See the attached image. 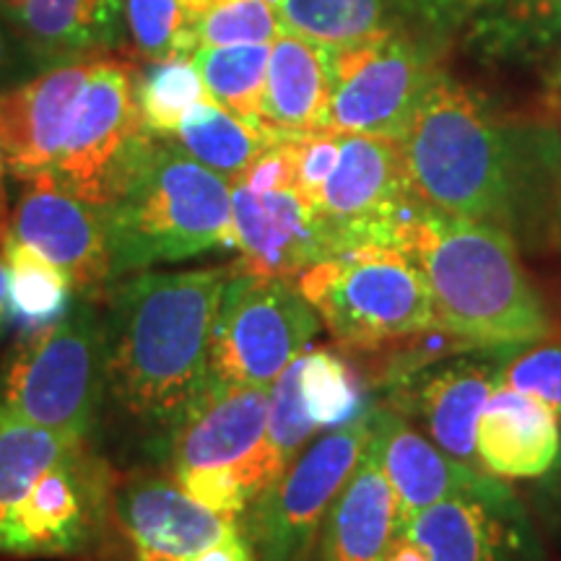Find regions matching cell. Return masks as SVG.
I'll return each instance as SVG.
<instances>
[{
  "instance_id": "7",
  "label": "cell",
  "mask_w": 561,
  "mask_h": 561,
  "mask_svg": "<svg viewBox=\"0 0 561 561\" xmlns=\"http://www.w3.org/2000/svg\"><path fill=\"white\" fill-rule=\"evenodd\" d=\"M121 473L96 450L76 442L30 494L0 520V557L102 559L115 557L112 502Z\"/></svg>"
},
{
  "instance_id": "19",
  "label": "cell",
  "mask_w": 561,
  "mask_h": 561,
  "mask_svg": "<svg viewBox=\"0 0 561 561\" xmlns=\"http://www.w3.org/2000/svg\"><path fill=\"white\" fill-rule=\"evenodd\" d=\"M94 60L47 68L24 87L0 91V144L13 180L53 172Z\"/></svg>"
},
{
  "instance_id": "22",
  "label": "cell",
  "mask_w": 561,
  "mask_h": 561,
  "mask_svg": "<svg viewBox=\"0 0 561 561\" xmlns=\"http://www.w3.org/2000/svg\"><path fill=\"white\" fill-rule=\"evenodd\" d=\"M396 536V491L382 471L375 445L367 439L354 473L328 510L314 561H385Z\"/></svg>"
},
{
  "instance_id": "5",
  "label": "cell",
  "mask_w": 561,
  "mask_h": 561,
  "mask_svg": "<svg viewBox=\"0 0 561 561\" xmlns=\"http://www.w3.org/2000/svg\"><path fill=\"white\" fill-rule=\"evenodd\" d=\"M297 286L351 354H380L437 328L430 286L398 248L343 250L301 271Z\"/></svg>"
},
{
  "instance_id": "3",
  "label": "cell",
  "mask_w": 561,
  "mask_h": 561,
  "mask_svg": "<svg viewBox=\"0 0 561 561\" xmlns=\"http://www.w3.org/2000/svg\"><path fill=\"white\" fill-rule=\"evenodd\" d=\"M102 210L115 284L234 248L231 180L195 161L174 138L151 136Z\"/></svg>"
},
{
  "instance_id": "31",
  "label": "cell",
  "mask_w": 561,
  "mask_h": 561,
  "mask_svg": "<svg viewBox=\"0 0 561 561\" xmlns=\"http://www.w3.org/2000/svg\"><path fill=\"white\" fill-rule=\"evenodd\" d=\"M299 390L307 416L318 432L346 426L371 405L364 401V382L356 377L351 362L331 348L301 354Z\"/></svg>"
},
{
  "instance_id": "23",
  "label": "cell",
  "mask_w": 561,
  "mask_h": 561,
  "mask_svg": "<svg viewBox=\"0 0 561 561\" xmlns=\"http://www.w3.org/2000/svg\"><path fill=\"white\" fill-rule=\"evenodd\" d=\"M11 16L26 50L47 68L121 53L125 39L123 0H24Z\"/></svg>"
},
{
  "instance_id": "26",
  "label": "cell",
  "mask_w": 561,
  "mask_h": 561,
  "mask_svg": "<svg viewBox=\"0 0 561 561\" xmlns=\"http://www.w3.org/2000/svg\"><path fill=\"white\" fill-rule=\"evenodd\" d=\"M390 3L392 0H280L276 11L284 32L328 50H343L398 30Z\"/></svg>"
},
{
  "instance_id": "32",
  "label": "cell",
  "mask_w": 561,
  "mask_h": 561,
  "mask_svg": "<svg viewBox=\"0 0 561 561\" xmlns=\"http://www.w3.org/2000/svg\"><path fill=\"white\" fill-rule=\"evenodd\" d=\"M125 39L121 58L146 66L195 50L191 16L182 0H123Z\"/></svg>"
},
{
  "instance_id": "13",
  "label": "cell",
  "mask_w": 561,
  "mask_h": 561,
  "mask_svg": "<svg viewBox=\"0 0 561 561\" xmlns=\"http://www.w3.org/2000/svg\"><path fill=\"white\" fill-rule=\"evenodd\" d=\"M271 388L229 385L208 377L174 432L172 476L201 468H234L250 500L278 479L280 468L265 445Z\"/></svg>"
},
{
  "instance_id": "36",
  "label": "cell",
  "mask_w": 561,
  "mask_h": 561,
  "mask_svg": "<svg viewBox=\"0 0 561 561\" xmlns=\"http://www.w3.org/2000/svg\"><path fill=\"white\" fill-rule=\"evenodd\" d=\"M195 502L203 507L214 510L216 515L229 517V520H242L244 510L252 502L248 489L242 486L240 476L234 468H201V471H185L174 476Z\"/></svg>"
},
{
  "instance_id": "21",
  "label": "cell",
  "mask_w": 561,
  "mask_h": 561,
  "mask_svg": "<svg viewBox=\"0 0 561 561\" xmlns=\"http://www.w3.org/2000/svg\"><path fill=\"white\" fill-rule=\"evenodd\" d=\"M561 453V421L528 392L496 385L476 426L481 471L496 479H541Z\"/></svg>"
},
{
  "instance_id": "40",
  "label": "cell",
  "mask_w": 561,
  "mask_h": 561,
  "mask_svg": "<svg viewBox=\"0 0 561 561\" xmlns=\"http://www.w3.org/2000/svg\"><path fill=\"white\" fill-rule=\"evenodd\" d=\"M5 174H9V167H5L3 144H0V250L5 248V242L11 237V206L9 191H5Z\"/></svg>"
},
{
  "instance_id": "1",
  "label": "cell",
  "mask_w": 561,
  "mask_h": 561,
  "mask_svg": "<svg viewBox=\"0 0 561 561\" xmlns=\"http://www.w3.org/2000/svg\"><path fill=\"white\" fill-rule=\"evenodd\" d=\"M227 271H144L112 284L102 310V419L123 450L167 460L208 380Z\"/></svg>"
},
{
  "instance_id": "37",
  "label": "cell",
  "mask_w": 561,
  "mask_h": 561,
  "mask_svg": "<svg viewBox=\"0 0 561 561\" xmlns=\"http://www.w3.org/2000/svg\"><path fill=\"white\" fill-rule=\"evenodd\" d=\"M341 151V133L320 130L297 138V191L307 203H314L328 174L333 172Z\"/></svg>"
},
{
  "instance_id": "27",
  "label": "cell",
  "mask_w": 561,
  "mask_h": 561,
  "mask_svg": "<svg viewBox=\"0 0 561 561\" xmlns=\"http://www.w3.org/2000/svg\"><path fill=\"white\" fill-rule=\"evenodd\" d=\"M133 96L146 133L172 138L193 107L210 100L191 55L133 66Z\"/></svg>"
},
{
  "instance_id": "25",
  "label": "cell",
  "mask_w": 561,
  "mask_h": 561,
  "mask_svg": "<svg viewBox=\"0 0 561 561\" xmlns=\"http://www.w3.org/2000/svg\"><path fill=\"white\" fill-rule=\"evenodd\" d=\"M195 161L227 180L240 178L280 136L263 121H248L219 102L206 100L193 107L172 136Z\"/></svg>"
},
{
  "instance_id": "44",
  "label": "cell",
  "mask_w": 561,
  "mask_h": 561,
  "mask_svg": "<svg viewBox=\"0 0 561 561\" xmlns=\"http://www.w3.org/2000/svg\"><path fill=\"white\" fill-rule=\"evenodd\" d=\"M0 3H3V5H5V9H9V13H13V11H16V9H19V5H21V3H24V0H0Z\"/></svg>"
},
{
  "instance_id": "30",
  "label": "cell",
  "mask_w": 561,
  "mask_h": 561,
  "mask_svg": "<svg viewBox=\"0 0 561 561\" xmlns=\"http://www.w3.org/2000/svg\"><path fill=\"white\" fill-rule=\"evenodd\" d=\"M191 58L210 100L248 121H263L271 45L195 47Z\"/></svg>"
},
{
  "instance_id": "2",
  "label": "cell",
  "mask_w": 561,
  "mask_h": 561,
  "mask_svg": "<svg viewBox=\"0 0 561 561\" xmlns=\"http://www.w3.org/2000/svg\"><path fill=\"white\" fill-rule=\"evenodd\" d=\"M398 250L430 286L439 331L466 348L517 351L553 331L510 229L421 208Z\"/></svg>"
},
{
  "instance_id": "33",
  "label": "cell",
  "mask_w": 561,
  "mask_h": 561,
  "mask_svg": "<svg viewBox=\"0 0 561 561\" xmlns=\"http://www.w3.org/2000/svg\"><path fill=\"white\" fill-rule=\"evenodd\" d=\"M191 32L195 47L273 45L284 26L265 0H214L191 19Z\"/></svg>"
},
{
  "instance_id": "29",
  "label": "cell",
  "mask_w": 561,
  "mask_h": 561,
  "mask_svg": "<svg viewBox=\"0 0 561 561\" xmlns=\"http://www.w3.org/2000/svg\"><path fill=\"white\" fill-rule=\"evenodd\" d=\"M76 442L83 439L32 424L0 403V520Z\"/></svg>"
},
{
  "instance_id": "14",
  "label": "cell",
  "mask_w": 561,
  "mask_h": 561,
  "mask_svg": "<svg viewBox=\"0 0 561 561\" xmlns=\"http://www.w3.org/2000/svg\"><path fill=\"white\" fill-rule=\"evenodd\" d=\"M510 354L515 351H455L382 385V403L416 419L426 437L450 458L481 468L476 426Z\"/></svg>"
},
{
  "instance_id": "20",
  "label": "cell",
  "mask_w": 561,
  "mask_h": 561,
  "mask_svg": "<svg viewBox=\"0 0 561 561\" xmlns=\"http://www.w3.org/2000/svg\"><path fill=\"white\" fill-rule=\"evenodd\" d=\"M401 533L421 546L430 561H525L536 541L525 510L473 496H455L421 510Z\"/></svg>"
},
{
  "instance_id": "43",
  "label": "cell",
  "mask_w": 561,
  "mask_h": 561,
  "mask_svg": "<svg viewBox=\"0 0 561 561\" xmlns=\"http://www.w3.org/2000/svg\"><path fill=\"white\" fill-rule=\"evenodd\" d=\"M13 66V50H11V39L9 34L0 30V79H3L5 73H9Z\"/></svg>"
},
{
  "instance_id": "16",
  "label": "cell",
  "mask_w": 561,
  "mask_h": 561,
  "mask_svg": "<svg viewBox=\"0 0 561 561\" xmlns=\"http://www.w3.org/2000/svg\"><path fill=\"white\" fill-rule=\"evenodd\" d=\"M11 237L50 261L76 297L100 301L115 284L102 206L62 191L50 174L24 182L11 208Z\"/></svg>"
},
{
  "instance_id": "28",
  "label": "cell",
  "mask_w": 561,
  "mask_h": 561,
  "mask_svg": "<svg viewBox=\"0 0 561 561\" xmlns=\"http://www.w3.org/2000/svg\"><path fill=\"white\" fill-rule=\"evenodd\" d=\"M3 261L9 276V289H5L9 320L16 322L21 333L39 331L70 310L73 289L68 278L39 252L9 237Z\"/></svg>"
},
{
  "instance_id": "41",
  "label": "cell",
  "mask_w": 561,
  "mask_h": 561,
  "mask_svg": "<svg viewBox=\"0 0 561 561\" xmlns=\"http://www.w3.org/2000/svg\"><path fill=\"white\" fill-rule=\"evenodd\" d=\"M385 561H430L426 559V553L421 551V546L413 541L411 536H405V533H398L396 541H392L388 557Z\"/></svg>"
},
{
  "instance_id": "45",
  "label": "cell",
  "mask_w": 561,
  "mask_h": 561,
  "mask_svg": "<svg viewBox=\"0 0 561 561\" xmlns=\"http://www.w3.org/2000/svg\"><path fill=\"white\" fill-rule=\"evenodd\" d=\"M553 471H557V486H559V494H561V453H559V460H557V466H553Z\"/></svg>"
},
{
  "instance_id": "6",
  "label": "cell",
  "mask_w": 561,
  "mask_h": 561,
  "mask_svg": "<svg viewBox=\"0 0 561 561\" xmlns=\"http://www.w3.org/2000/svg\"><path fill=\"white\" fill-rule=\"evenodd\" d=\"M102 390V310L83 297L50 325L21 333L0 364V403L70 439H96Z\"/></svg>"
},
{
  "instance_id": "12",
  "label": "cell",
  "mask_w": 561,
  "mask_h": 561,
  "mask_svg": "<svg viewBox=\"0 0 561 561\" xmlns=\"http://www.w3.org/2000/svg\"><path fill=\"white\" fill-rule=\"evenodd\" d=\"M437 79L430 55L401 30L333 50L325 130L401 140Z\"/></svg>"
},
{
  "instance_id": "17",
  "label": "cell",
  "mask_w": 561,
  "mask_h": 561,
  "mask_svg": "<svg viewBox=\"0 0 561 561\" xmlns=\"http://www.w3.org/2000/svg\"><path fill=\"white\" fill-rule=\"evenodd\" d=\"M369 442L396 491L398 533L421 510L455 496H473L494 504L520 502L507 483L481 468L450 458L388 403H371Z\"/></svg>"
},
{
  "instance_id": "4",
  "label": "cell",
  "mask_w": 561,
  "mask_h": 561,
  "mask_svg": "<svg viewBox=\"0 0 561 561\" xmlns=\"http://www.w3.org/2000/svg\"><path fill=\"white\" fill-rule=\"evenodd\" d=\"M401 149L421 206L512 227L517 193L512 146L471 89L439 73L401 138Z\"/></svg>"
},
{
  "instance_id": "10",
  "label": "cell",
  "mask_w": 561,
  "mask_h": 561,
  "mask_svg": "<svg viewBox=\"0 0 561 561\" xmlns=\"http://www.w3.org/2000/svg\"><path fill=\"white\" fill-rule=\"evenodd\" d=\"M333 255L364 244L398 248L421 201L405 172L401 140L341 133L333 172L312 203Z\"/></svg>"
},
{
  "instance_id": "34",
  "label": "cell",
  "mask_w": 561,
  "mask_h": 561,
  "mask_svg": "<svg viewBox=\"0 0 561 561\" xmlns=\"http://www.w3.org/2000/svg\"><path fill=\"white\" fill-rule=\"evenodd\" d=\"M299 375L301 356L280 371L278 380L271 385L265 445H268L273 460H276L280 471H286V466L294 462V458L307 447V442L318 434V426L307 416L305 401H301Z\"/></svg>"
},
{
  "instance_id": "24",
  "label": "cell",
  "mask_w": 561,
  "mask_h": 561,
  "mask_svg": "<svg viewBox=\"0 0 561 561\" xmlns=\"http://www.w3.org/2000/svg\"><path fill=\"white\" fill-rule=\"evenodd\" d=\"M333 94V50L280 32L271 45L263 123L280 138L325 130Z\"/></svg>"
},
{
  "instance_id": "35",
  "label": "cell",
  "mask_w": 561,
  "mask_h": 561,
  "mask_svg": "<svg viewBox=\"0 0 561 561\" xmlns=\"http://www.w3.org/2000/svg\"><path fill=\"white\" fill-rule=\"evenodd\" d=\"M496 385L536 396L561 421V331L553 328L546 339L510 354Z\"/></svg>"
},
{
  "instance_id": "8",
  "label": "cell",
  "mask_w": 561,
  "mask_h": 561,
  "mask_svg": "<svg viewBox=\"0 0 561 561\" xmlns=\"http://www.w3.org/2000/svg\"><path fill=\"white\" fill-rule=\"evenodd\" d=\"M322 320L291 278L227 276L208 348V377L271 388L320 333Z\"/></svg>"
},
{
  "instance_id": "46",
  "label": "cell",
  "mask_w": 561,
  "mask_h": 561,
  "mask_svg": "<svg viewBox=\"0 0 561 561\" xmlns=\"http://www.w3.org/2000/svg\"><path fill=\"white\" fill-rule=\"evenodd\" d=\"M265 3H271V5H278V3H280V0H265Z\"/></svg>"
},
{
  "instance_id": "9",
  "label": "cell",
  "mask_w": 561,
  "mask_h": 561,
  "mask_svg": "<svg viewBox=\"0 0 561 561\" xmlns=\"http://www.w3.org/2000/svg\"><path fill=\"white\" fill-rule=\"evenodd\" d=\"M371 432V405L359 419L307 445L244 510L240 528L257 561H314L328 510L354 473Z\"/></svg>"
},
{
  "instance_id": "18",
  "label": "cell",
  "mask_w": 561,
  "mask_h": 561,
  "mask_svg": "<svg viewBox=\"0 0 561 561\" xmlns=\"http://www.w3.org/2000/svg\"><path fill=\"white\" fill-rule=\"evenodd\" d=\"M231 219L240 271L250 276L297 280L301 271L333 257L318 214L297 187L261 193L231 182Z\"/></svg>"
},
{
  "instance_id": "38",
  "label": "cell",
  "mask_w": 561,
  "mask_h": 561,
  "mask_svg": "<svg viewBox=\"0 0 561 561\" xmlns=\"http://www.w3.org/2000/svg\"><path fill=\"white\" fill-rule=\"evenodd\" d=\"M502 9L530 37L551 39L561 34V0H502Z\"/></svg>"
},
{
  "instance_id": "39",
  "label": "cell",
  "mask_w": 561,
  "mask_h": 561,
  "mask_svg": "<svg viewBox=\"0 0 561 561\" xmlns=\"http://www.w3.org/2000/svg\"><path fill=\"white\" fill-rule=\"evenodd\" d=\"M187 561H257L255 559V551H252V546L248 543V538H244L242 528L234 530L231 536L221 538L219 543L208 546L206 551L195 553L193 559Z\"/></svg>"
},
{
  "instance_id": "11",
  "label": "cell",
  "mask_w": 561,
  "mask_h": 561,
  "mask_svg": "<svg viewBox=\"0 0 561 561\" xmlns=\"http://www.w3.org/2000/svg\"><path fill=\"white\" fill-rule=\"evenodd\" d=\"M149 138L133 96V62L104 55L91 62L79 110L50 178L76 198L104 208L121 191Z\"/></svg>"
},
{
  "instance_id": "15",
  "label": "cell",
  "mask_w": 561,
  "mask_h": 561,
  "mask_svg": "<svg viewBox=\"0 0 561 561\" xmlns=\"http://www.w3.org/2000/svg\"><path fill=\"white\" fill-rule=\"evenodd\" d=\"M112 523L121 561H187L240 530L237 520L195 502L174 476L151 468L121 473Z\"/></svg>"
},
{
  "instance_id": "42",
  "label": "cell",
  "mask_w": 561,
  "mask_h": 561,
  "mask_svg": "<svg viewBox=\"0 0 561 561\" xmlns=\"http://www.w3.org/2000/svg\"><path fill=\"white\" fill-rule=\"evenodd\" d=\"M5 289H9V276H5L3 250H0V333H3L5 322H9V305H5Z\"/></svg>"
}]
</instances>
